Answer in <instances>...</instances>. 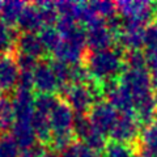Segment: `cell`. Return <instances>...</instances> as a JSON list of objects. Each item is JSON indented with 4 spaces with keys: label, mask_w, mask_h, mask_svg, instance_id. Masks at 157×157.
<instances>
[{
    "label": "cell",
    "mask_w": 157,
    "mask_h": 157,
    "mask_svg": "<svg viewBox=\"0 0 157 157\" xmlns=\"http://www.w3.org/2000/svg\"><path fill=\"white\" fill-rule=\"evenodd\" d=\"M20 34L16 32L14 26L8 25L0 18V52L9 54V51L16 47V42Z\"/></svg>",
    "instance_id": "22"
},
{
    "label": "cell",
    "mask_w": 157,
    "mask_h": 157,
    "mask_svg": "<svg viewBox=\"0 0 157 157\" xmlns=\"http://www.w3.org/2000/svg\"><path fill=\"white\" fill-rule=\"evenodd\" d=\"M16 48L18 50V54L29 55L36 59L43 56L46 52L38 33H21L17 38Z\"/></svg>",
    "instance_id": "14"
},
{
    "label": "cell",
    "mask_w": 157,
    "mask_h": 157,
    "mask_svg": "<svg viewBox=\"0 0 157 157\" xmlns=\"http://www.w3.org/2000/svg\"><path fill=\"white\" fill-rule=\"evenodd\" d=\"M140 145L143 152L152 157H157V122H153L140 132Z\"/></svg>",
    "instance_id": "19"
},
{
    "label": "cell",
    "mask_w": 157,
    "mask_h": 157,
    "mask_svg": "<svg viewBox=\"0 0 157 157\" xmlns=\"http://www.w3.org/2000/svg\"><path fill=\"white\" fill-rule=\"evenodd\" d=\"M34 97L33 92L14 89V94L12 97V105L14 111L16 122H32L33 115L36 113L34 109Z\"/></svg>",
    "instance_id": "12"
},
{
    "label": "cell",
    "mask_w": 157,
    "mask_h": 157,
    "mask_svg": "<svg viewBox=\"0 0 157 157\" xmlns=\"http://www.w3.org/2000/svg\"><path fill=\"white\" fill-rule=\"evenodd\" d=\"M118 80L124 86V89L131 94L134 104H137L139 101L153 96V85H152L147 68H144V70L124 68V71L122 72V75Z\"/></svg>",
    "instance_id": "4"
},
{
    "label": "cell",
    "mask_w": 157,
    "mask_h": 157,
    "mask_svg": "<svg viewBox=\"0 0 157 157\" xmlns=\"http://www.w3.org/2000/svg\"><path fill=\"white\" fill-rule=\"evenodd\" d=\"M147 59H148L147 70H148L152 85H153V88H157V56H155V58H147Z\"/></svg>",
    "instance_id": "38"
},
{
    "label": "cell",
    "mask_w": 157,
    "mask_h": 157,
    "mask_svg": "<svg viewBox=\"0 0 157 157\" xmlns=\"http://www.w3.org/2000/svg\"><path fill=\"white\" fill-rule=\"evenodd\" d=\"M34 80V89L38 93H47V94H54L56 90H60L56 76L54 73L51 62L41 60L38 62L36 70L33 72Z\"/></svg>",
    "instance_id": "8"
},
{
    "label": "cell",
    "mask_w": 157,
    "mask_h": 157,
    "mask_svg": "<svg viewBox=\"0 0 157 157\" xmlns=\"http://www.w3.org/2000/svg\"><path fill=\"white\" fill-rule=\"evenodd\" d=\"M136 157H152V156H148V155H145V153H141V155L136 156Z\"/></svg>",
    "instance_id": "40"
},
{
    "label": "cell",
    "mask_w": 157,
    "mask_h": 157,
    "mask_svg": "<svg viewBox=\"0 0 157 157\" xmlns=\"http://www.w3.org/2000/svg\"><path fill=\"white\" fill-rule=\"evenodd\" d=\"M34 88V80H33V72H21L17 81L16 89L22 90H33Z\"/></svg>",
    "instance_id": "36"
},
{
    "label": "cell",
    "mask_w": 157,
    "mask_h": 157,
    "mask_svg": "<svg viewBox=\"0 0 157 157\" xmlns=\"http://www.w3.org/2000/svg\"><path fill=\"white\" fill-rule=\"evenodd\" d=\"M11 136L21 151L37 144V137L32 127V122H14L11 130Z\"/></svg>",
    "instance_id": "16"
},
{
    "label": "cell",
    "mask_w": 157,
    "mask_h": 157,
    "mask_svg": "<svg viewBox=\"0 0 157 157\" xmlns=\"http://www.w3.org/2000/svg\"><path fill=\"white\" fill-rule=\"evenodd\" d=\"M105 157H136L132 145L110 141L105 148Z\"/></svg>",
    "instance_id": "28"
},
{
    "label": "cell",
    "mask_w": 157,
    "mask_h": 157,
    "mask_svg": "<svg viewBox=\"0 0 157 157\" xmlns=\"http://www.w3.org/2000/svg\"><path fill=\"white\" fill-rule=\"evenodd\" d=\"M39 38L43 43V47H45L46 52H55L58 50V47L60 46V43L63 41L62 36L59 34V32L56 30V28L54 26H45L42 28L41 30L38 32Z\"/></svg>",
    "instance_id": "23"
},
{
    "label": "cell",
    "mask_w": 157,
    "mask_h": 157,
    "mask_svg": "<svg viewBox=\"0 0 157 157\" xmlns=\"http://www.w3.org/2000/svg\"><path fill=\"white\" fill-rule=\"evenodd\" d=\"M117 11L124 22L147 28L152 20L156 18L157 3L147 0H122L117 3Z\"/></svg>",
    "instance_id": "3"
},
{
    "label": "cell",
    "mask_w": 157,
    "mask_h": 157,
    "mask_svg": "<svg viewBox=\"0 0 157 157\" xmlns=\"http://www.w3.org/2000/svg\"><path fill=\"white\" fill-rule=\"evenodd\" d=\"M144 48L147 58L157 56V25L147 26L145 38H144Z\"/></svg>",
    "instance_id": "33"
},
{
    "label": "cell",
    "mask_w": 157,
    "mask_h": 157,
    "mask_svg": "<svg viewBox=\"0 0 157 157\" xmlns=\"http://www.w3.org/2000/svg\"><path fill=\"white\" fill-rule=\"evenodd\" d=\"M14 122L16 118H14L12 100L2 96L0 97V132L8 134L12 130Z\"/></svg>",
    "instance_id": "21"
},
{
    "label": "cell",
    "mask_w": 157,
    "mask_h": 157,
    "mask_svg": "<svg viewBox=\"0 0 157 157\" xmlns=\"http://www.w3.org/2000/svg\"><path fill=\"white\" fill-rule=\"evenodd\" d=\"M134 114L137 118L140 124L148 126L155 122V118L157 117V107H156V100L155 94L151 96L145 100L139 101L135 104L134 107Z\"/></svg>",
    "instance_id": "17"
},
{
    "label": "cell",
    "mask_w": 157,
    "mask_h": 157,
    "mask_svg": "<svg viewBox=\"0 0 157 157\" xmlns=\"http://www.w3.org/2000/svg\"><path fill=\"white\" fill-rule=\"evenodd\" d=\"M2 92H3V89H2V86H0V97H2Z\"/></svg>",
    "instance_id": "43"
},
{
    "label": "cell",
    "mask_w": 157,
    "mask_h": 157,
    "mask_svg": "<svg viewBox=\"0 0 157 157\" xmlns=\"http://www.w3.org/2000/svg\"><path fill=\"white\" fill-rule=\"evenodd\" d=\"M66 104L75 111L76 115H86L97 101L104 100L102 85L93 84H70L60 90Z\"/></svg>",
    "instance_id": "2"
},
{
    "label": "cell",
    "mask_w": 157,
    "mask_h": 157,
    "mask_svg": "<svg viewBox=\"0 0 157 157\" xmlns=\"http://www.w3.org/2000/svg\"><path fill=\"white\" fill-rule=\"evenodd\" d=\"M26 4L28 3L18 2V0H9V2L3 3V9H2V13H0L2 17L0 18L11 26L17 25L18 18L21 16L22 11L25 9Z\"/></svg>",
    "instance_id": "20"
},
{
    "label": "cell",
    "mask_w": 157,
    "mask_h": 157,
    "mask_svg": "<svg viewBox=\"0 0 157 157\" xmlns=\"http://www.w3.org/2000/svg\"><path fill=\"white\" fill-rule=\"evenodd\" d=\"M21 149L9 134L0 136V157H20Z\"/></svg>",
    "instance_id": "30"
},
{
    "label": "cell",
    "mask_w": 157,
    "mask_h": 157,
    "mask_svg": "<svg viewBox=\"0 0 157 157\" xmlns=\"http://www.w3.org/2000/svg\"><path fill=\"white\" fill-rule=\"evenodd\" d=\"M90 80V75L88 72L85 64L76 63L70 64V84H86Z\"/></svg>",
    "instance_id": "32"
},
{
    "label": "cell",
    "mask_w": 157,
    "mask_h": 157,
    "mask_svg": "<svg viewBox=\"0 0 157 157\" xmlns=\"http://www.w3.org/2000/svg\"><path fill=\"white\" fill-rule=\"evenodd\" d=\"M17 26L20 28L21 33H37L42 28H45L39 9L34 3L26 4L25 9L22 11L21 16L18 18Z\"/></svg>",
    "instance_id": "15"
},
{
    "label": "cell",
    "mask_w": 157,
    "mask_h": 157,
    "mask_svg": "<svg viewBox=\"0 0 157 157\" xmlns=\"http://www.w3.org/2000/svg\"><path fill=\"white\" fill-rule=\"evenodd\" d=\"M20 73L16 56L11 52L0 54V86L3 90L16 89Z\"/></svg>",
    "instance_id": "11"
},
{
    "label": "cell",
    "mask_w": 157,
    "mask_h": 157,
    "mask_svg": "<svg viewBox=\"0 0 157 157\" xmlns=\"http://www.w3.org/2000/svg\"><path fill=\"white\" fill-rule=\"evenodd\" d=\"M76 114L64 101H59L52 111L48 114V121L52 134H67L72 132Z\"/></svg>",
    "instance_id": "9"
},
{
    "label": "cell",
    "mask_w": 157,
    "mask_h": 157,
    "mask_svg": "<svg viewBox=\"0 0 157 157\" xmlns=\"http://www.w3.org/2000/svg\"><path fill=\"white\" fill-rule=\"evenodd\" d=\"M85 47L86 43L63 39L58 50L54 52V56L67 64H76V63H81L82 59H85Z\"/></svg>",
    "instance_id": "13"
},
{
    "label": "cell",
    "mask_w": 157,
    "mask_h": 157,
    "mask_svg": "<svg viewBox=\"0 0 157 157\" xmlns=\"http://www.w3.org/2000/svg\"><path fill=\"white\" fill-rule=\"evenodd\" d=\"M155 100H156V107H157V92L155 93Z\"/></svg>",
    "instance_id": "41"
},
{
    "label": "cell",
    "mask_w": 157,
    "mask_h": 157,
    "mask_svg": "<svg viewBox=\"0 0 157 157\" xmlns=\"http://www.w3.org/2000/svg\"><path fill=\"white\" fill-rule=\"evenodd\" d=\"M60 101L55 94H47V93H38L34 98V109L37 113L48 115L56 104Z\"/></svg>",
    "instance_id": "24"
},
{
    "label": "cell",
    "mask_w": 157,
    "mask_h": 157,
    "mask_svg": "<svg viewBox=\"0 0 157 157\" xmlns=\"http://www.w3.org/2000/svg\"><path fill=\"white\" fill-rule=\"evenodd\" d=\"M118 117H119V113L106 100L97 101L93 105L90 111L88 113V118H89L93 127L97 131H100L101 134H104L105 136H109Z\"/></svg>",
    "instance_id": "7"
},
{
    "label": "cell",
    "mask_w": 157,
    "mask_h": 157,
    "mask_svg": "<svg viewBox=\"0 0 157 157\" xmlns=\"http://www.w3.org/2000/svg\"><path fill=\"white\" fill-rule=\"evenodd\" d=\"M94 130V127L90 123L88 115H76L75 118V123H73V136L80 139L81 141H84V139Z\"/></svg>",
    "instance_id": "27"
},
{
    "label": "cell",
    "mask_w": 157,
    "mask_h": 157,
    "mask_svg": "<svg viewBox=\"0 0 157 157\" xmlns=\"http://www.w3.org/2000/svg\"><path fill=\"white\" fill-rule=\"evenodd\" d=\"M124 64L126 68H134V70H144L148 64L145 52L141 50L124 52Z\"/></svg>",
    "instance_id": "29"
},
{
    "label": "cell",
    "mask_w": 157,
    "mask_h": 157,
    "mask_svg": "<svg viewBox=\"0 0 157 157\" xmlns=\"http://www.w3.org/2000/svg\"><path fill=\"white\" fill-rule=\"evenodd\" d=\"M86 30V47L90 51H101L111 48L115 43L117 38L111 33V30L107 28L106 20L97 18L88 26H85Z\"/></svg>",
    "instance_id": "6"
},
{
    "label": "cell",
    "mask_w": 157,
    "mask_h": 157,
    "mask_svg": "<svg viewBox=\"0 0 157 157\" xmlns=\"http://www.w3.org/2000/svg\"><path fill=\"white\" fill-rule=\"evenodd\" d=\"M85 66L90 78L98 84L118 80L126 68L124 52L119 47L90 51L88 55H85Z\"/></svg>",
    "instance_id": "1"
},
{
    "label": "cell",
    "mask_w": 157,
    "mask_h": 157,
    "mask_svg": "<svg viewBox=\"0 0 157 157\" xmlns=\"http://www.w3.org/2000/svg\"><path fill=\"white\" fill-rule=\"evenodd\" d=\"M51 66L59 82V88L62 90L63 88L70 85V64H67L62 60H58V59H54L51 62Z\"/></svg>",
    "instance_id": "31"
},
{
    "label": "cell",
    "mask_w": 157,
    "mask_h": 157,
    "mask_svg": "<svg viewBox=\"0 0 157 157\" xmlns=\"http://www.w3.org/2000/svg\"><path fill=\"white\" fill-rule=\"evenodd\" d=\"M45 153H46V149L43 148V145L37 143L36 145L30 147V148L22 149L21 153H20V157H43Z\"/></svg>",
    "instance_id": "37"
},
{
    "label": "cell",
    "mask_w": 157,
    "mask_h": 157,
    "mask_svg": "<svg viewBox=\"0 0 157 157\" xmlns=\"http://www.w3.org/2000/svg\"><path fill=\"white\" fill-rule=\"evenodd\" d=\"M155 20H156V25H157V14H156V18Z\"/></svg>",
    "instance_id": "44"
},
{
    "label": "cell",
    "mask_w": 157,
    "mask_h": 157,
    "mask_svg": "<svg viewBox=\"0 0 157 157\" xmlns=\"http://www.w3.org/2000/svg\"><path fill=\"white\" fill-rule=\"evenodd\" d=\"M32 127L39 144H50V140L52 137V130L50 126V121H48V115L36 111L32 119Z\"/></svg>",
    "instance_id": "18"
},
{
    "label": "cell",
    "mask_w": 157,
    "mask_h": 157,
    "mask_svg": "<svg viewBox=\"0 0 157 157\" xmlns=\"http://www.w3.org/2000/svg\"><path fill=\"white\" fill-rule=\"evenodd\" d=\"M39 9V13H41L42 21L45 26H52L54 24H56L58 18H59V13L56 11L55 3L51 2H38L34 3Z\"/></svg>",
    "instance_id": "25"
},
{
    "label": "cell",
    "mask_w": 157,
    "mask_h": 157,
    "mask_svg": "<svg viewBox=\"0 0 157 157\" xmlns=\"http://www.w3.org/2000/svg\"><path fill=\"white\" fill-rule=\"evenodd\" d=\"M109 136L111 137V141L115 143L128 145L134 144L140 137V123L134 113H126V114L119 113V117Z\"/></svg>",
    "instance_id": "5"
},
{
    "label": "cell",
    "mask_w": 157,
    "mask_h": 157,
    "mask_svg": "<svg viewBox=\"0 0 157 157\" xmlns=\"http://www.w3.org/2000/svg\"><path fill=\"white\" fill-rule=\"evenodd\" d=\"M90 3H92L93 9H94V13L100 18L109 20L110 17L115 16V13L118 12L117 3L106 2V0H102V2H90Z\"/></svg>",
    "instance_id": "34"
},
{
    "label": "cell",
    "mask_w": 157,
    "mask_h": 157,
    "mask_svg": "<svg viewBox=\"0 0 157 157\" xmlns=\"http://www.w3.org/2000/svg\"><path fill=\"white\" fill-rule=\"evenodd\" d=\"M2 9H3V2H0V13H2Z\"/></svg>",
    "instance_id": "42"
},
{
    "label": "cell",
    "mask_w": 157,
    "mask_h": 157,
    "mask_svg": "<svg viewBox=\"0 0 157 157\" xmlns=\"http://www.w3.org/2000/svg\"><path fill=\"white\" fill-rule=\"evenodd\" d=\"M43 157H62V156L59 155L58 152H55V151H50V152L46 151V153H45V156H43Z\"/></svg>",
    "instance_id": "39"
},
{
    "label": "cell",
    "mask_w": 157,
    "mask_h": 157,
    "mask_svg": "<svg viewBox=\"0 0 157 157\" xmlns=\"http://www.w3.org/2000/svg\"><path fill=\"white\" fill-rule=\"evenodd\" d=\"M16 60H17L18 68L21 72H34V70H36V67L38 64V59L29 56V55H24V54H17Z\"/></svg>",
    "instance_id": "35"
},
{
    "label": "cell",
    "mask_w": 157,
    "mask_h": 157,
    "mask_svg": "<svg viewBox=\"0 0 157 157\" xmlns=\"http://www.w3.org/2000/svg\"><path fill=\"white\" fill-rule=\"evenodd\" d=\"M145 29L144 26L127 24L123 21V28L121 33L117 36V42L121 50L137 51L144 47V38H145Z\"/></svg>",
    "instance_id": "10"
},
{
    "label": "cell",
    "mask_w": 157,
    "mask_h": 157,
    "mask_svg": "<svg viewBox=\"0 0 157 157\" xmlns=\"http://www.w3.org/2000/svg\"><path fill=\"white\" fill-rule=\"evenodd\" d=\"M62 157H101L100 153L90 149L88 145H85L81 141H75L68 148L60 153Z\"/></svg>",
    "instance_id": "26"
}]
</instances>
